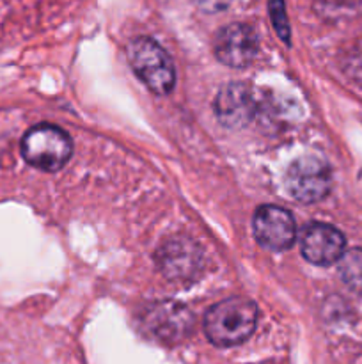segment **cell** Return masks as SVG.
I'll list each match as a JSON object with an SVG mask.
<instances>
[{
  "label": "cell",
  "mask_w": 362,
  "mask_h": 364,
  "mask_svg": "<svg viewBox=\"0 0 362 364\" xmlns=\"http://www.w3.org/2000/svg\"><path fill=\"white\" fill-rule=\"evenodd\" d=\"M339 276L355 294H362V249H351L339 258Z\"/></svg>",
  "instance_id": "11"
},
{
  "label": "cell",
  "mask_w": 362,
  "mask_h": 364,
  "mask_svg": "<svg viewBox=\"0 0 362 364\" xmlns=\"http://www.w3.org/2000/svg\"><path fill=\"white\" fill-rule=\"evenodd\" d=\"M346 240L337 228L323 223H312L304 228L300 237L302 256L312 265L327 267L339 262L344 255Z\"/></svg>",
  "instance_id": "8"
},
{
  "label": "cell",
  "mask_w": 362,
  "mask_h": 364,
  "mask_svg": "<svg viewBox=\"0 0 362 364\" xmlns=\"http://www.w3.org/2000/svg\"><path fill=\"white\" fill-rule=\"evenodd\" d=\"M256 102L252 89L241 82H233L220 89L215 100V114L227 128H243L252 121Z\"/></svg>",
  "instance_id": "10"
},
{
  "label": "cell",
  "mask_w": 362,
  "mask_h": 364,
  "mask_svg": "<svg viewBox=\"0 0 362 364\" xmlns=\"http://www.w3.org/2000/svg\"><path fill=\"white\" fill-rule=\"evenodd\" d=\"M144 323L149 333L165 343H177L190 334L194 316L187 306L174 301H162L153 304L144 313Z\"/></svg>",
  "instance_id": "7"
},
{
  "label": "cell",
  "mask_w": 362,
  "mask_h": 364,
  "mask_svg": "<svg viewBox=\"0 0 362 364\" xmlns=\"http://www.w3.org/2000/svg\"><path fill=\"white\" fill-rule=\"evenodd\" d=\"M155 259L160 272L170 281H192L204 263L202 249L187 237H174L163 242Z\"/></svg>",
  "instance_id": "5"
},
{
  "label": "cell",
  "mask_w": 362,
  "mask_h": 364,
  "mask_svg": "<svg viewBox=\"0 0 362 364\" xmlns=\"http://www.w3.org/2000/svg\"><path fill=\"white\" fill-rule=\"evenodd\" d=\"M284 180L291 198L300 203L322 201L332 188L329 166L322 159L311 155L295 160Z\"/></svg>",
  "instance_id": "4"
},
{
  "label": "cell",
  "mask_w": 362,
  "mask_h": 364,
  "mask_svg": "<svg viewBox=\"0 0 362 364\" xmlns=\"http://www.w3.org/2000/svg\"><path fill=\"white\" fill-rule=\"evenodd\" d=\"M270 16H272L273 27H275L277 34L287 41L290 39V25H287L286 9H284V0H268Z\"/></svg>",
  "instance_id": "12"
},
{
  "label": "cell",
  "mask_w": 362,
  "mask_h": 364,
  "mask_svg": "<svg viewBox=\"0 0 362 364\" xmlns=\"http://www.w3.org/2000/svg\"><path fill=\"white\" fill-rule=\"evenodd\" d=\"M128 60L146 84L158 96H165L176 84V71L169 53L151 38H137L128 46Z\"/></svg>",
  "instance_id": "2"
},
{
  "label": "cell",
  "mask_w": 362,
  "mask_h": 364,
  "mask_svg": "<svg viewBox=\"0 0 362 364\" xmlns=\"http://www.w3.org/2000/svg\"><path fill=\"white\" fill-rule=\"evenodd\" d=\"M258 34L245 23H231L216 34L215 55L222 64L231 68H245L258 53Z\"/></svg>",
  "instance_id": "9"
},
{
  "label": "cell",
  "mask_w": 362,
  "mask_h": 364,
  "mask_svg": "<svg viewBox=\"0 0 362 364\" xmlns=\"http://www.w3.org/2000/svg\"><path fill=\"white\" fill-rule=\"evenodd\" d=\"M258 308L243 297H231L212 306L204 316V334L216 347L240 345L254 333Z\"/></svg>",
  "instance_id": "1"
},
{
  "label": "cell",
  "mask_w": 362,
  "mask_h": 364,
  "mask_svg": "<svg viewBox=\"0 0 362 364\" xmlns=\"http://www.w3.org/2000/svg\"><path fill=\"white\" fill-rule=\"evenodd\" d=\"M73 151L71 137L55 124L43 123L32 127L21 141V153L35 169L53 173L64 167Z\"/></svg>",
  "instance_id": "3"
},
{
  "label": "cell",
  "mask_w": 362,
  "mask_h": 364,
  "mask_svg": "<svg viewBox=\"0 0 362 364\" xmlns=\"http://www.w3.org/2000/svg\"><path fill=\"white\" fill-rule=\"evenodd\" d=\"M256 240L270 251H286L293 245L297 226L287 210L275 205L259 206L252 219Z\"/></svg>",
  "instance_id": "6"
}]
</instances>
